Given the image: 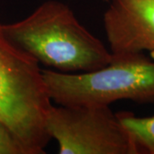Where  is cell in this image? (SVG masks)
Listing matches in <instances>:
<instances>
[{"instance_id": "277c9868", "label": "cell", "mask_w": 154, "mask_h": 154, "mask_svg": "<svg viewBox=\"0 0 154 154\" xmlns=\"http://www.w3.org/2000/svg\"><path fill=\"white\" fill-rule=\"evenodd\" d=\"M45 124L61 154L141 153L110 105H52Z\"/></svg>"}, {"instance_id": "6da1fadb", "label": "cell", "mask_w": 154, "mask_h": 154, "mask_svg": "<svg viewBox=\"0 0 154 154\" xmlns=\"http://www.w3.org/2000/svg\"><path fill=\"white\" fill-rule=\"evenodd\" d=\"M3 30L12 43L56 71H94L112 60L105 44L58 0L45 1L26 18L3 25Z\"/></svg>"}, {"instance_id": "7a4b0ae2", "label": "cell", "mask_w": 154, "mask_h": 154, "mask_svg": "<svg viewBox=\"0 0 154 154\" xmlns=\"http://www.w3.org/2000/svg\"><path fill=\"white\" fill-rule=\"evenodd\" d=\"M51 105L38 61L12 43L0 24V120L25 154L45 152Z\"/></svg>"}, {"instance_id": "3957f363", "label": "cell", "mask_w": 154, "mask_h": 154, "mask_svg": "<svg viewBox=\"0 0 154 154\" xmlns=\"http://www.w3.org/2000/svg\"><path fill=\"white\" fill-rule=\"evenodd\" d=\"M47 93L59 105H110L128 99L154 103V59L145 53L112 57L106 66L94 71L69 74L42 69Z\"/></svg>"}, {"instance_id": "8992f818", "label": "cell", "mask_w": 154, "mask_h": 154, "mask_svg": "<svg viewBox=\"0 0 154 154\" xmlns=\"http://www.w3.org/2000/svg\"><path fill=\"white\" fill-rule=\"evenodd\" d=\"M117 114L123 126L135 140L141 153L154 154V116L139 117L130 112Z\"/></svg>"}, {"instance_id": "52a82bcc", "label": "cell", "mask_w": 154, "mask_h": 154, "mask_svg": "<svg viewBox=\"0 0 154 154\" xmlns=\"http://www.w3.org/2000/svg\"><path fill=\"white\" fill-rule=\"evenodd\" d=\"M0 154H25L22 145L0 120Z\"/></svg>"}, {"instance_id": "5b68a950", "label": "cell", "mask_w": 154, "mask_h": 154, "mask_svg": "<svg viewBox=\"0 0 154 154\" xmlns=\"http://www.w3.org/2000/svg\"><path fill=\"white\" fill-rule=\"evenodd\" d=\"M103 22L112 57L148 52L154 59V0H111Z\"/></svg>"}]
</instances>
